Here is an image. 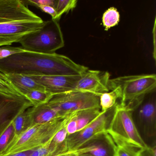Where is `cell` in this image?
<instances>
[{
	"instance_id": "cell-1",
	"label": "cell",
	"mask_w": 156,
	"mask_h": 156,
	"mask_svg": "<svg viewBox=\"0 0 156 156\" xmlns=\"http://www.w3.org/2000/svg\"><path fill=\"white\" fill-rule=\"evenodd\" d=\"M88 70L55 53L44 54L25 51L0 60V72L5 74L80 76Z\"/></svg>"
},
{
	"instance_id": "cell-2",
	"label": "cell",
	"mask_w": 156,
	"mask_h": 156,
	"mask_svg": "<svg viewBox=\"0 0 156 156\" xmlns=\"http://www.w3.org/2000/svg\"><path fill=\"white\" fill-rule=\"evenodd\" d=\"M44 21L21 0H0V47L19 43L39 30Z\"/></svg>"
},
{
	"instance_id": "cell-3",
	"label": "cell",
	"mask_w": 156,
	"mask_h": 156,
	"mask_svg": "<svg viewBox=\"0 0 156 156\" xmlns=\"http://www.w3.org/2000/svg\"><path fill=\"white\" fill-rule=\"evenodd\" d=\"M72 115L46 123L34 124L18 136H12L0 153V156H10L20 152L34 150L43 146L66 125Z\"/></svg>"
},
{
	"instance_id": "cell-4",
	"label": "cell",
	"mask_w": 156,
	"mask_h": 156,
	"mask_svg": "<svg viewBox=\"0 0 156 156\" xmlns=\"http://www.w3.org/2000/svg\"><path fill=\"white\" fill-rule=\"evenodd\" d=\"M109 91L116 90L120 95V103L133 111L145 96L156 90V75L126 76L110 79Z\"/></svg>"
},
{
	"instance_id": "cell-5",
	"label": "cell",
	"mask_w": 156,
	"mask_h": 156,
	"mask_svg": "<svg viewBox=\"0 0 156 156\" xmlns=\"http://www.w3.org/2000/svg\"><path fill=\"white\" fill-rule=\"evenodd\" d=\"M106 132L116 145L133 147L139 149L149 147L140 136L132 116V111L117 103Z\"/></svg>"
},
{
	"instance_id": "cell-6",
	"label": "cell",
	"mask_w": 156,
	"mask_h": 156,
	"mask_svg": "<svg viewBox=\"0 0 156 156\" xmlns=\"http://www.w3.org/2000/svg\"><path fill=\"white\" fill-rule=\"evenodd\" d=\"M19 43L27 51L44 54L55 53L65 45L59 21L54 20L44 21L39 30L25 35Z\"/></svg>"
},
{
	"instance_id": "cell-7",
	"label": "cell",
	"mask_w": 156,
	"mask_h": 156,
	"mask_svg": "<svg viewBox=\"0 0 156 156\" xmlns=\"http://www.w3.org/2000/svg\"><path fill=\"white\" fill-rule=\"evenodd\" d=\"M132 116L138 131L144 142L156 145V90L145 96L132 111Z\"/></svg>"
},
{
	"instance_id": "cell-8",
	"label": "cell",
	"mask_w": 156,
	"mask_h": 156,
	"mask_svg": "<svg viewBox=\"0 0 156 156\" xmlns=\"http://www.w3.org/2000/svg\"><path fill=\"white\" fill-rule=\"evenodd\" d=\"M63 116L89 108H100L99 97L87 92L72 90L54 95L47 103Z\"/></svg>"
},
{
	"instance_id": "cell-9",
	"label": "cell",
	"mask_w": 156,
	"mask_h": 156,
	"mask_svg": "<svg viewBox=\"0 0 156 156\" xmlns=\"http://www.w3.org/2000/svg\"><path fill=\"white\" fill-rule=\"evenodd\" d=\"M115 106L107 111H102L99 116L80 131L67 136L65 140L67 151L76 150L92 137L106 131Z\"/></svg>"
},
{
	"instance_id": "cell-10",
	"label": "cell",
	"mask_w": 156,
	"mask_h": 156,
	"mask_svg": "<svg viewBox=\"0 0 156 156\" xmlns=\"http://www.w3.org/2000/svg\"><path fill=\"white\" fill-rule=\"evenodd\" d=\"M33 106L25 97L0 93V137L19 115Z\"/></svg>"
},
{
	"instance_id": "cell-11",
	"label": "cell",
	"mask_w": 156,
	"mask_h": 156,
	"mask_svg": "<svg viewBox=\"0 0 156 156\" xmlns=\"http://www.w3.org/2000/svg\"><path fill=\"white\" fill-rule=\"evenodd\" d=\"M116 145L105 131L95 135L69 154H87L91 156H115Z\"/></svg>"
},
{
	"instance_id": "cell-12",
	"label": "cell",
	"mask_w": 156,
	"mask_h": 156,
	"mask_svg": "<svg viewBox=\"0 0 156 156\" xmlns=\"http://www.w3.org/2000/svg\"><path fill=\"white\" fill-rule=\"evenodd\" d=\"M110 75L108 72L88 69L80 77L73 90L87 92L100 96L109 92L108 82Z\"/></svg>"
},
{
	"instance_id": "cell-13",
	"label": "cell",
	"mask_w": 156,
	"mask_h": 156,
	"mask_svg": "<svg viewBox=\"0 0 156 156\" xmlns=\"http://www.w3.org/2000/svg\"><path fill=\"white\" fill-rule=\"evenodd\" d=\"M43 87L45 91L53 94L73 90L81 76H29Z\"/></svg>"
},
{
	"instance_id": "cell-14",
	"label": "cell",
	"mask_w": 156,
	"mask_h": 156,
	"mask_svg": "<svg viewBox=\"0 0 156 156\" xmlns=\"http://www.w3.org/2000/svg\"><path fill=\"white\" fill-rule=\"evenodd\" d=\"M29 112L32 125L43 124L59 118L64 117L59 110L51 107L47 103L29 108Z\"/></svg>"
},
{
	"instance_id": "cell-15",
	"label": "cell",
	"mask_w": 156,
	"mask_h": 156,
	"mask_svg": "<svg viewBox=\"0 0 156 156\" xmlns=\"http://www.w3.org/2000/svg\"><path fill=\"white\" fill-rule=\"evenodd\" d=\"M6 75L15 88L23 96L25 97L29 92L32 90L45 91L43 87L36 83L29 76L17 74H9Z\"/></svg>"
},
{
	"instance_id": "cell-16",
	"label": "cell",
	"mask_w": 156,
	"mask_h": 156,
	"mask_svg": "<svg viewBox=\"0 0 156 156\" xmlns=\"http://www.w3.org/2000/svg\"><path fill=\"white\" fill-rule=\"evenodd\" d=\"M102 112L100 108H89L76 112L74 118L77 125V132L94 121Z\"/></svg>"
},
{
	"instance_id": "cell-17",
	"label": "cell",
	"mask_w": 156,
	"mask_h": 156,
	"mask_svg": "<svg viewBox=\"0 0 156 156\" xmlns=\"http://www.w3.org/2000/svg\"><path fill=\"white\" fill-rule=\"evenodd\" d=\"M29 108L19 115L12 122V125L13 128V136H18L32 126Z\"/></svg>"
},
{
	"instance_id": "cell-18",
	"label": "cell",
	"mask_w": 156,
	"mask_h": 156,
	"mask_svg": "<svg viewBox=\"0 0 156 156\" xmlns=\"http://www.w3.org/2000/svg\"><path fill=\"white\" fill-rule=\"evenodd\" d=\"M54 95L45 91L35 90L30 91L25 97L33 106H37L48 103Z\"/></svg>"
},
{
	"instance_id": "cell-19",
	"label": "cell",
	"mask_w": 156,
	"mask_h": 156,
	"mask_svg": "<svg viewBox=\"0 0 156 156\" xmlns=\"http://www.w3.org/2000/svg\"><path fill=\"white\" fill-rule=\"evenodd\" d=\"M120 99V95L117 90L102 94L99 96V105L101 111H105L112 108L117 104V100Z\"/></svg>"
},
{
	"instance_id": "cell-20",
	"label": "cell",
	"mask_w": 156,
	"mask_h": 156,
	"mask_svg": "<svg viewBox=\"0 0 156 156\" xmlns=\"http://www.w3.org/2000/svg\"><path fill=\"white\" fill-rule=\"evenodd\" d=\"M120 20V15L117 9L114 7H111L106 11L102 18L103 24L107 31L112 27L118 24Z\"/></svg>"
},
{
	"instance_id": "cell-21",
	"label": "cell",
	"mask_w": 156,
	"mask_h": 156,
	"mask_svg": "<svg viewBox=\"0 0 156 156\" xmlns=\"http://www.w3.org/2000/svg\"><path fill=\"white\" fill-rule=\"evenodd\" d=\"M0 93L11 96H23L15 88L6 74L0 72Z\"/></svg>"
},
{
	"instance_id": "cell-22",
	"label": "cell",
	"mask_w": 156,
	"mask_h": 156,
	"mask_svg": "<svg viewBox=\"0 0 156 156\" xmlns=\"http://www.w3.org/2000/svg\"><path fill=\"white\" fill-rule=\"evenodd\" d=\"M77 2L76 0H56L55 7L57 14L56 20L59 21L64 13L73 10L76 7Z\"/></svg>"
},
{
	"instance_id": "cell-23",
	"label": "cell",
	"mask_w": 156,
	"mask_h": 156,
	"mask_svg": "<svg viewBox=\"0 0 156 156\" xmlns=\"http://www.w3.org/2000/svg\"><path fill=\"white\" fill-rule=\"evenodd\" d=\"M141 150L129 146L116 145L115 156H140Z\"/></svg>"
},
{
	"instance_id": "cell-24",
	"label": "cell",
	"mask_w": 156,
	"mask_h": 156,
	"mask_svg": "<svg viewBox=\"0 0 156 156\" xmlns=\"http://www.w3.org/2000/svg\"><path fill=\"white\" fill-rule=\"evenodd\" d=\"M66 125L63 127L54 136L51 140V144L56 147H61L65 144V140L68 136Z\"/></svg>"
},
{
	"instance_id": "cell-25",
	"label": "cell",
	"mask_w": 156,
	"mask_h": 156,
	"mask_svg": "<svg viewBox=\"0 0 156 156\" xmlns=\"http://www.w3.org/2000/svg\"><path fill=\"white\" fill-rule=\"evenodd\" d=\"M25 51L22 47H12L9 45L0 47V60Z\"/></svg>"
},
{
	"instance_id": "cell-26",
	"label": "cell",
	"mask_w": 156,
	"mask_h": 156,
	"mask_svg": "<svg viewBox=\"0 0 156 156\" xmlns=\"http://www.w3.org/2000/svg\"><path fill=\"white\" fill-rule=\"evenodd\" d=\"M56 0H27L22 1L23 3L28 6V5L35 6L39 8L41 6H49L55 8Z\"/></svg>"
},
{
	"instance_id": "cell-27",
	"label": "cell",
	"mask_w": 156,
	"mask_h": 156,
	"mask_svg": "<svg viewBox=\"0 0 156 156\" xmlns=\"http://www.w3.org/2000/svg\"><path fill=\"white\" fill-rule=\"evenodd\" d=\"M13 127L12 125H11L0 137V153L5 148L10 140L13 135Z\"/></svg>"
},
{
	"instance_id": "cell-28",
	"label": "cell",
	"mask_w": 156,
	"mask_h": 156,
	"mask_svg": "<svg viewBox=\"0 0 156 156\" xmlns=\"http://www.w3.org/2000/svg\"><path fill=\"white\" fill-rule=\"evenodd\" d=\"M74 114L75 113H74L71 115L66 126L67 133H68V136L77 132V125L75 119Z\"/></svg>"
},
{
	"instance_id": "cell-29",
	"label": "cell",
	"mask_w": 156,
	"mask_h": 156,
	"mask_svg": "<svg viewBox=\"0 0 156 156\" xmlns=\"http://www.w3.org/2000/svg\"><path fill=\"white\" fill-rule=\"evenodd\" d=\"M38 8H39L43 12L51 15L52 17V20H56L57 14H56L55 9L53 7L49 6H41Z\"/></svg>"
},
{
	"instance_id": "cell-30",
	"label": "cell",
	"mask_w": 156,
	"mask_h": 156,
	"mask_svg": "<svg viewBox=\"0 0 156 156\" xmlns=\"http://www.w3.org/2000/svg\"><path fill=\"white\" fill-rule=\"evenodd\" d=\"M156 145L141 150L140 156H156Z\"/></svg>"
},
{
	"instance_id": "cell-31",
	"label": "cell",
	"mask_w": 156,
	"mask_h": 156,
	"mask_svg": "<svg viewBox=\"0 0 156 156\" xmlns=\"http://www.w3.org/2000/svg\"><path fill=\"white\" fill-rule=\"evenodd\" d=\"M33 150L25 152H20L10 156H30Z\"/></svg>"
},
{
	"instance_id": "cell-32",
	"label": "cell",
	"mask_w": 156,
	"mask_h": 156,
	"mask_svg": "<svg viewBox=\"0 0 156 156\" xmlns=\"http://www.w3.org/2000/svg\"><path fill=\"white\" fill-rule=\"evenodd\" d=\"M69 156H91L87 154H71Z\"/></svg>"
},
{
	"instance_id": "cell-33",
	"label": "cell",
	"mask_w": 156,
	"mask_h": 156,
	"mask_svg": "<svg viewBox=\"0 0 156 156\" xmlns=\"http://www.w3.org/2000/svg\"><path fill=\"white\" fill-rule=\"evenodd\" d=\"M67 156V155L64 153V154H61V155H57V156Z\"/></svg>"
}]
</instances>
